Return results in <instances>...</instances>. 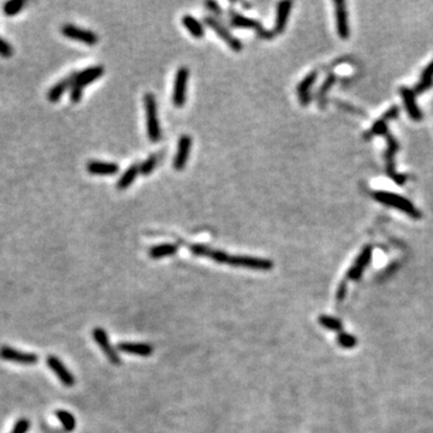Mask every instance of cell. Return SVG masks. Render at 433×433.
Returning a JSON list of instances; mask_svg holds the SVG:
<instances>
[{
	"label": "cell",
	"mask_w": 433,
	"mask_h": 433,
	"mask_svg": "<svg viewBox=\"0 0 433 433\" xmlns=\"http://www.w3.org/2000/svg\"><path fill=\"white\" fill-rule=\"evenodd\" d=\"M144 108H146V118H147V134L152 142H157L162 137L160 132L159 119H158V110H157V100L152 93H147L143 98Z\"/></svg>",
	"instance_id": "6da1fadb"
},
{
	"label": "cell",
	"mask_w": 433,
	"mask_h": 433,
	"mask_svg": "<svg viewBox=\"0 0 433 433\" xmlns=\"http://www.w3.org/2000/svg\"><path fill=\"white\" fill-rule=\"evenodd\" d=\"M374 198L377 199L379 202L401 209V211L404 212V213L409 214L410 217L413 218L420 217V213H419L418 209H416L415 207L407 200V199L402 198V196L397 194H391V193L388 192H378L374 194Z\"/></svg>",
	"instance_id": "7a4b0ae2"
},
{
	"label": "cell",
	"mask_w": 433,
	"mask_h": 433,
	"mask_svg": "<svg viewBox=\"0 0 433 433\" xmlns=\"http://www.w3.org/2000/svg\"><path fill=\"white\" fill-rule=\"evenodd\" d=\"M228 264L231 266H236V267L250 268L255 269V271H271L273 268L272 260L263 258L247 257V255H230Z\"/></svg>",
	"instance_id": "3957f363"
},
{
	"label": "cell",
	"mask_w": 433,
	"mask_h": 433,
	"mask_svg": "<svg viewBox=\"0 0 433 433\" xmlns=\"http://www.w3.org/2000/svg\"><path fill=\"white\" fill-rule=\"evenodd\" d=\"M62 34L64 35L67 39H71L73 41H78L86 43L88 46H94L97 45L99 41V36H98L95 33L88 29H83L81 27L75 26V24L67 23L62 27L61 29Z\"/></svg>",
	"instance_id": "277c9868"
},
{
	"label": "cell",
	"mask_w": 433,
	"mask_h": 433,
	"mask_svg": "<svg viewBox=\"0 0 433 433\" xmlns=\"http://www.w3.org/2000/svg\"><path fill=\"white\" fill-rule=\"evenodd\" d=\"M189 70L187 67H179L176 73L175 83L172 91V102L176 107H183L187 100V86Z\"/></svg>",
	"instance_id": "5b68a950"
},
{
	"label": "cell",
	"mask_w": 433,
	"mask_h": 433,
	"mask_svg": "<svg viewBox=\"0 0 433 433\" xmlns=\"http://www.w3.org/2000/svg\"><path fill=\"white\" fill-rule=\"evenodd\" d=\"M0 359L22 365H35L39 361V356L36 354L13 349V348L7 347V345L0 348Z\"/></svg>",
	"instance_id": "8992f818"
},
{
	"label": "cell",
	"mask_w": 433,
	"mask_h": 433,
	"mask_svg": "<svg viewBox=\"0 0 433 433\" xmlns=\"http://www.w3.org/2000/svg\"><path fill=\"white\" fill-rule=\"evenodd\" d=\"M205 23L209 27V28L213 29V31L216 32L220 37H222V40H224V41L228 43V46L231 48V50L235 51V52L242 51V47H243L242 42L239 41L238 39H236V37L233 36V35L231 34V33L229 32L228 29L225 28V27L223 26V24L220 23L219 21L216 20V18H213V17H209V16H206Z\"/></svg>",
	"instance_id": "52a82bcc"
},
{
	"label": "cell",
	"mask_w": 433,
	"mask_h": 433,
	"mask_svg": "<svg viewBox=\"0 0 433 433\" xmlns=\"http://www.w3.org/2000/svg\"><path fill=\"white\" fill-rule=\"evenodd\" d=\"M46 364L47 366L50 367V369L54 374L57 375L59 380H61L62 384L67 388H71V386L75 385V377L72 375V373L69 371V368H67L64 364H63L62 360H59L57 356L54 355H50L47 359H46Z\"/></svg>",
	"instance_id": "ba28073f"
},
{
	"label": "cell",
	"mask_w": 433,
	"mask_h": 433,
	"mask_svg": "<svg viewBox=\"0 0 433 433\" xmlns=\"http://www.w3.org/2000/svg\"><path fill=\"white\" fill-rule=\"evenodd\" d=\"M93 338L95 342L99 344V347L101 348L103 354L106 355V358L112 362L113 365H119L121 364V359H119L118 353L116 349L111 345L110 339H108L107 332H106L101 328H95L93 330Z\"/></svg>",
	"instance_id": "9c48e42d"
},
{
	"label": "cell",
	"mask_w": 433,
	"mask_h": 433,
	"mask_svg": "<svg viewBox=\"0 0 433 433\" xmlns=\"http://www.w3.org/2000/svg\"><path fill=\"white\" fill-rule=\"evenodd\" d=\"M103 72H105V69H103L102 65L89 67H87V69L82 70V71L76 72L75 82H73V84L81 87V88H84V87L88 86V84L93 83L94 81L99 80V78L103 75Z\"/></svg>",
	"instance_id": "30bf717a"
},
{
	"label": "cell",
	"mask_w": 433,
	"mask_h": 433,
	"mask_svg": "<svg viewBox=\"0 0 433 433\" xmlns=\"http://www.w3.org/2000/svg\"><path fill=\"white\" fill-rule=\"evenodd\" d=\"M87 171L94 176H113L119 172V166L116 163L91 160L87 163Z\"/></svg>",
	"instance_id": "8fae6325"
},
{
	"label": "cell",
	"mask_w": 433,
	"mask_h": 433,
	"mask_svg": "<svg viewBox=\"0 0 433 433\" xmlns=\"http://www.w3.org/2000/svg\"><path fill=\"white\" fill-rule=\"evenodd\" d=\"M190 147H192V137L189 135L181 136L178 141V148H177V154L173 160V167L176 170H183L186 167V164L189 158Z\"/></svg>",
	"instance_id": "7c38bea8"
},
{
	"label": "cell",
	"mask_w": 433,
	"mask_h": 433,
	"mask_svg": "<svg viewBox=\"0 0 433 433\" xmlns=\"http://www.w3.org/2000/svg\"><path fill=\"white\" fill-rule=\"evenodd\" d=\"M231 24H233V27H238V28L254 29V31H257L261 36L271 37V34H269L268 32H266L258 21L253 20V18L246 17V16L239 15V13L233 12V11L231 12Z\"/></svg>",
	"instance_id": "4fadbf2b"
},
{
	"label": "cell",
	"mask_w": 433,
	"mask_h": 433,
	"mask_svg": "<svg viewBox=\"0 0 433 433\" xmlns=\"http://www.w3.org/2000/svg\"><path fill=\"white\" fill-rule=\"evenodd\" d=\"M372 258V247L367 246L364 248V250L361 252V254L359 255V258L356 259L355 264L351 266V268L348 272V278L353 280H358L361 277L364 268L366 267L369 264V260Z\"/></svg>",
	"instance_id": "5bb4252c"
},
{
	"label": "cell",
	"mask_w": 433,
	"mask_h": 433,
	"mask_svg": "<svg viewBox=\"0 0 433 433\" xmlns=\"http://www.w3.org/2000/svg\"><path fill=\"white\" fill-rule=\"evenodd\" d=\"M75 76L76 72L71 73V75L67 76L65 78H63L62 81H59L58 83L54 84L53 87L48 91L47 93V100L50 102H58L59 100L62 99L63 94L70 89L73 86V82H75Z\"/></svg>",
	"instance_id": "9a60e30c"
},
{
	"label": "cell",
	"mask_w": 433,
	"mask_h": 433,
	"mask_svg": "<svg viewBox=\"0 0 433 433\" xmlns=\"http://www.w3.org/2000/svg\"><path fill=\"white\" fill-rule=\"evenodd\" d=\"M291 7H293V2L288 1H280L277 4V13H276V24H274V31L276 33H280L284 32L285 27H287L288 23V18L290 16V11Z\"/></svg>",
	"instance_id": "2e32d148"
},
{
	"label": "cell",
	"mask_w": 433,
	"mask_h": 433,
	"mask_svg": "<svg viewBox=\"0 0 433 433\" xmlns=\"http://www.w3.org/2000/svg\"><path fill=\"white\" fill-rule=\"evenodd\" d=\"M334 6H336L337 31H338L339 36L342 39H348V36H349V26H348V13L344 7V2L336 1Z\"/></svg>",
	"instance_id": "e0dca14e"
},
{
	"label": "cell",
	"mask_w": 433,
	"mask_h": 433,
	"mask_svg": "<svg viewBox=\"0 0 433 433\" xmlns=\"http://www.w3.org/2000/svg\"><path fill=\"white\" fill-rule=\"evenodd\" d=\"M118 350L124 351L128 354H134V355H140V356H149L153 353V348L152 345L146 344V343H130V342H123L118 344Z\"/></svg>",
	"instance_id": "ac0fdd59"
},
{
	"label": "cell",
	"mask_w": 433,
	"mask_h": 433,
	"mask_svg": "<svg viewBox=\"0 0 433 433\" xmlns=\"http://www.w3.org/2000/svg\"><path fill=\"white\" fill-rule=\"evenodd\" d=\"M182 23L183 26L186 27L187 31L193 35V36L196 37V39H201V37L205 35V29H203V26L200 23L194 16H190V15H186L182 17Z\"/></svg>",
	"instance_id": "d6986e66"
},
{
	"label": "cell",
	"mask_w": 433,
	"mask_h": 433,
	"mask_svg": "<svg viewBox=\"0 0 433 433\" xmlns=\"http://www.w3.org/2000/svg\"><path fill=\"white\" fill-rule=\"evenodd\" d=\"M318 73L317 71H313L308 73L303 80L300 82V84L298 86V93L300 94V100H301L302 103H307L309 101V98H308V92L309 89L312 88L313 83L315 82V78H317Z\"/></svg>",
	"instance_id": "ffe728a7"
},
{
	"label": "cell",
	"mask_w": 433,
	"mask_h": 433,
	"mask_svg": "<svg viewBox=\"0 0 433 433\" xmlns=\"http://www.w3.org/2000/svg\"><path fill=\"white\" fill-rule=\"evenodd\" d=\"M401 94L403 98V101H404L405 106H407V110L408 112H409L410 117H412L413 119H415V121H419V119L421 118V112L418 108V106H416L415 99H414V93L412 91H409V89L404 88L401 91Z\"/></svg>",
	"instance_id": "44dd1931"
},
{
	"label": "cell",
	"mask_w": 433,
	"mask_h": 433,
	"mask_svg": "<svg viewBox=\"0 0 433 433\" xmlns=\"http://www.w3.org/2000/svg\"><path fill=\"white\" fill-rule=\"evenodd\" d=\"M138 173H140V165L133 164L127 171H125L123 175L121 176L118 183H117V188L121 190H124L127 189V188H129L133 184V182L136 179Z\"/></svg>",
	"instance_id": "7402d4cb"
},
{
	"label": "cell",
	"mask_w": 433,
	"mask_h": 433,
	"mask_svg": "<svg viewBox=\"0 0 433 433\" xmlns=\"http://www.w3.org/2000/svg\"><path fill=\"white\" fill-rule=\"evenodd\" d=\"M177 250H178V246H177V244H172V243L159 244V246L152 247L151 249H149V257L152 259H162L176 254Z\"/></svg>",
	"instance_id": "603a6c76"
},
{
	"label": "cell",
	"mask_w": 433,
	"mask_h": 433,
	"mask_svg": "<svg viewBox=\"0 0 433 433\" xmlns=\"http://www.w3.org/2000/svg\"><path fill=\"white\" fill-rule=\"evenodd\" d=\"M56 416L62 423L65 431L72 432L76 429V419L73 418V415L70 412H67V410L63 409L56 410Z\"/></svg>",
	"instance_id": "cb8c5ba5"
},
{
	"label": "cell",
	"mask_w": 433,
	"mask_h": 433,
	"mask_svg": "<svg viewBox=\"0 0 433 433\" xmlns=\"http://www.w3.org/2000/svg\"><path fill=\"white\" fill-rule=\"evenodd\" d=\"M432 82H433V62L426 67V69H425L423 76H421L420 82H419L418 86H416L415 91L418 92V93H423V92L426 91L427 88L431 87Z\"/></svg>",
	"instance_id": "d4e9b609"
},
{
	"label": "cell",
	"mask_w": 433,
	"mask_h": 433,
	"mask_svg": "<svg viewBox=\"0 0 433 433\" xmlns=\"http://www.w3.org/2000/svg\"><path fill=\"white\" fill-rule=\"evenodd\" d=\"M319 323L328 330L332 331H342V323L338 319L333 317H329V315H320L319 317Z\"/></svg>",
	"instance_id": "484cf974"
},
{
	"label": "cell",
	"mask_w": 433,
	"mask_h": 433,
	"mask_svg": "<svg viewBox=\"0 0 433 433\" xmlns=\"http://www.w3.org/2000/svg\"><path fill=\"white\" fill-rule=\"evenodd\" d=\"M24 5H26V1H23V0H13V1H7L4 5L2 10H4V13L6 16H15L21 12Z\"/></svg>",
	"instance_id": "4316f807"
},
{
	"label": "cell",
	"mask_w": 433,
	"mask_h": 433,
	"mask_svg": "<svg viewBox=\"0 0 433 433\" xmlns=\"http://www.w3.org/2000/svg\"><path fill=\"white\" fill-rule=\"evenodd\" d=\"M337 340H338V344L340 347L345 348V349H351V348H354L358 344V339L353 334L344 333V332H339Z\"/></svg>",
	"instance_id": "83f0119b"
},
{
	"label": "cell",
	"mask_w": 433,
	"mask_h": 433,
	"mask_svg": "<svg viewBox=\"0 0 433 433\" xmlns=\"http://www.w3.org/2000/svg\"><path fill=\"white\" fill-rule=\"evenodd\" d=\"M158 162V155L157 154H152L146 162H143L142 164L140 165V173L143 176H148L151 175L152 171L154 170L155 165H157Z\"/></svg>",
	"instance_id": "f1b7e54d"
},
{
	"label": "cell",
	"mask_w": 433,
	"mask_h": 433,
	"mask_svg": "<svg viewBox=\"0 0 433 433\" xmlns=\"http://www.w3.org/2000/svg\"><path fill=\"white\" fill-rule=\"evenodd\" d=\"M208 258H211L212 260L216 261L218 264H228L229 259H230V255H229L227 252H224V250L212 249L211 254H209Z\"/></svg>",
	"instance_id": "f546056e"
},
{
	"label": "cell",
	"mask_w": 433,
	"mask_h": 433,
	"mask_svg": "<svg viewBox=\"0 0 433 433\" xmlns=\"http://www.w3.org/2000/svg\"><path fill=\"white\" fill-rule=\"evenodd\" d=\"M211 250H212V248L207 247V246H205V244L196 243V244H193V246H190V252H192V254L196 255V257H207L208 258L209 254H211Z\"/></svg>",
	"instance_id": "4dcf8cb0"
},
{
	"label": "cell",
	"mask_w": 433,
	"mask_h": 433,
	"mask_svg": "<svg viewBox=\"0 0 433 433\" xmlns=\"http://www.w3.org/2000/svg\"><path fill=\"white\" fill-rule=\"evenodd\" d=\"M29 429H31V423H29V420L23 418L17 420V423L15 424L11 433H27Z\"/></svg>",
	"instance_id": "1f68e13d"
},
{
	"label": "cell",
	"mask_w": 433,
	"mask_h": 433,
	"mask_svg": "<svg viewBox=\"0 0 433 433\" xmlns=\"http://www.w3.org/2000/svg\"><path fill=\"white\" fill-rule=\"evenodd\" d=\"M12 54H13L12 46H11L6 40H4L1 36H0V56H1L2 58H10V57H12Z\"/></svg>",
	"instance_id": "d6a6232c"
},
{
	"label": "cell",
	"mask_w": 433,
	"mask_h": 433,
	"mask_svg": "<svg viewBox=\"0 0 433 433\" xmlns=\"http://www.w3.org/2000/svg\"><path fill=\"white\" fill-rule=\"evenodd\" d=\"M82 95H83V88H81V87L73 84L71 88H70V100H71L72 102L75 103L80 102L81 99H82Z\"/></svg>",
	"instance_id": "836d02e7"
},
{
	"label": "cell",
	"mask_w": 433,
	"mask_h": 433,
	"mask_svg": "<svg viewBox=\"0 0 433 433\" xmlns=\"http://www.w3.org/2000/svg\"><path fill=\"white\" fill-rule=\"evenodd\" d=\"M345 295H347V280H344V282L340 283L338 289H337V294H336L337 301L342 302L343 300H344Z\"/></svg>",
	"instance_id": "e575fe53"
},
{
	"label": "cell",
	"mask_w": 433,
	"mask_h": 433,
	"mask_svg": "<svg viewBox=\"0 0 433 433\" xmlns=\"http://www.w3.org/2000/svg\"><path fill=\"white\" fill-rule=\"evenodd\" d=\"M206 6L208 7V9L211 10V11H213V12L216 13V15L223 16V11H222V9H220V6L217 4L216 1H207L206 2Z\"/></svg>",
	"instance_id": "d590c367"
},
{
	"label": "cell",
	"mask_w": 433,
	"mask_h": 433,
	"mask_svg": "<svg viewBox=\"0 0 433 433\" xmlns=\"http://www.w3.org/2000/svg\"><path fill=\"white\" fill-rule=\"evenodd\" d=\"M333 82H334V77L331 75L330 77H328V80H326L325 82H324L323 86H321V88H320V92H319V93H320L321 95H323L324 93H326V92L329 91V88H330V87H331V84L333 83Z\"/></svg>",
	"instance_id": "8d00e7d4"
}]
</instances>
